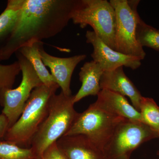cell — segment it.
Listing matches in <instances>:
<instances>
[{
	"mask_svg": "<svg viewBox=\"0 0 159 159\" xmlns=\"http://www.w3.org/2000/svg\"><path fill=\"white\" fill-rule=\"evenodd\" d=\"M77 0H24L15 28L0 48V61L21 48L54 37L72 19Z\"/></svg>",
	"mask_w": 159,
	"mask_h": 159,
	"instance_id": "6da1fadb",
	"label": "cell"
},
{
	"mask_svg": "<svg viewBox=\"0 0 159 159\" xmlns=\"http://www.w3.org/2000/svg\"><path fill=\"white\" fill-rule=\"evenodd\" d=\"M74 95L61 92L49 100L48 113L34 135L31 146L38 158L49 146L67 132L78 115L74 109Z\"/></svg>",
	"mask_w": 159,
	"mask_h": 159,
	"instance_id": "7a4b0ae2",
	"label": "cell"
},
{
	"mask_svg": "<svg viewBox=\"0 0 159 159\" xmlns=\"http://www.w3.org/2000/svg\"><path fill=\"white\" fill-rule=\"evenodd\" d=\"M59 86L43 84L33 89L17 121L8 129L4 140L20 147L31 146V141L48 113L50 98Z\"/></svg>",
	"mask_w": 159,
	"mask_h": 159,
	"instance_id": "3957f363",
	"label": "cell"
},
{
	"mask_svg": "<svg viewBox=\"0 0 159 159\" xmlns=\"http://www.w3.org/2000/svg\"><path fill=\"white\" fill-rule=\"evenodd\" d=\"M71 20L82 29L91 26L103 42L116 51V16L110 2L77 0Z\"/></svg>",
	"mask_w": 159,
	"mask_h": 159,
	"instance_id": "277c9868",
	"label": "cell"
},
{
	"mask_svg": "<svg viewBox=\"0 0 159 159\" xmlns=\"http://www.w3.org/2000/svg\"><path fill=\"white\" fill-rule=\"evenodd\" d=\"M125 120L103 110L94 102L78 114L64 136L82 135L103 151L117 126Z\"/></svg>",
	"mask_w": 159,
	"mask_h": 159,
	"instance_id": "5b68a950",
	"label": "cell"
},
{
	"mask_svg": "<svg viewBox=\"0 0 159 159\" xmlns=\"http://www.w3.org/2000/svg\"><path fill=\"white\" fill-rule=\"evenodd\" d=\"M140 1L111 0L116 16V51L129 55L145 58L146 53L136 38L138 6Z\"/></svg>",
	"mask_w": 159,
	"mask_h": 159,
	"instance_id": "8992f818",
	"label": "cell"
},
{
	"mask_svg": "<svg viewBox=\"0 0 159 159\" xmlns=\"http://www.w3.org/2000/svg\"><path fill=\"white\" fill-rule=\"evenodd\" d=\"M157 138L148 125L126 119L117 126L103 148L106 159H130L133 152L140 145Z\"/></svg>",
	"mask_w": 159,
	"mask_h": 159,
	"instance_id": "52a82bcc",
	"label": "cell"
},
{
	"mask_svg": "<svg viewBox=\"0 0 159 159\" xmlns=\"http://www.w3.org/2000/svg\"><path fill=\"white\" fill-rule=\"evenodd\" d=\"M15 54L22 74L21 81L16 88L0 91L2 114L8 119L9 128L20 118L33 89L43 84L29 61L18 51Z\"/></svg>",
	"mask_w": 159,
	"mask_h": 159,
	"instance_id": "ba28073f",
	"label": "cell"
},
{
	"mask_svg": "<svg viewBox=\"0 0 159 159\" xmlns=\"http://www.w3.org/2000/svg\"><path fill=\"white\" fill-rule=\"evenodd\" d=\"M85 37L86 42L93 48L91 54L93 60L98 63L104 71L112 70L121 66L134 70L141 66L142 60L115 51L103 42L93 31H87Z\"/></svg>",
	"mask_w": 159,
	"mask_h": 159,
	"instance_id": "9c48e42d",
	"label": "cell"
},
{
	"mask_svg": "<svg viewBox=\"0 0 159 159\" xmlns=\"http://www.w3.org/2000/svg\"><path fill=\"white\" fill-rule=\"evenodd\" d=\"M43 44L42 43L40 46L39 52L44 64L50 69L51 75L61 88L63 93L66 96L72 95L70 89L72 74L78 64L86 58V55L79 54L69 57H55L45 51Z\"/></svg>",
	"mask_w": 159,
	"mask_h": 159,
	"instance_id": "30bf717a",
	"label": "cell"
},
{
	"mask_svg": "<svg viewBox=\"0 0 159 159\" xmlns=\"http://www.w3.org/2000/svg\"><path fill=\"white\" fill-rule=\"evenodd\" d=\"M56 143L67 159H106L103 151L82 135L65 136Z\"/></svg>",
	"mask_w": 159,
	"mask_h": 159,
	"instance_id": "8fae6325",
	"label": "cell"
},
{
	"mask_svg": "<svg viewBox=\"0 0 159 159\" xmlns=\"http://www.w3.org/2000/svg\"><path fill=\"white\" fill-rule=\"evenodd\" d=\"M101 89H107L130 99L132 105L140 111L142 96L136 87L125 75L123 66L112 70L104 71L100 81Z\"/></svg>",
	"mask_w": 159,
	"mask_h": 159,
	"instance_id": "7c38bea8",
	"label": "cell"
},
{
	"mask_svg": "<svg viewBox=\"0 0 159 159\" xmlns=\"http://www.w3.org/2000/svg\"><path fill=\"white\" fill-rule=\"evenodd\" d=\"M95 103L110 113L130 121H141L140 112L129 103L125 97L107 89H102Z\"/></svg>",
	"mask_w": 159,
	"mask_h": 159,
	"instance_id": "4fadbf2b",
	"label": "cell"
},
{
	"mask_svg": "<svg viewBox=\"0 0 159 159\" xmlns=\"http://www.w3.org/2000/svg\"><path fill=\"white\" fill-rule=\"evenodd\" d=\"M104 71L93 60L84 64L80 72L79 79L82 83L77 94L74 95V103L89 96H97L101 90L100 81Z\"/></svg>",
	"mask_w": 159,
	"mask_h": 159,
	"instance_id": "5bb4252c",
	"label": "cell"
},
{
	"mask_svg": "<svg viewBox=\"0 0 159 159\" xmlns=\"http://www.w3.org/2000/svg\"><path fill=\"white\" fill-rule=\"evenodd\" d=\"M42 42L33 43L32 44L21 48L17 51L31 64L43 84L47 86H52L57 84L55 82L51 74L47 70L41 57L39 48Z\"/></svg>",
	"mask_w": 159,
	"mask_h": 159,
	"instance_id": "9a60e30c",
	"label": "cell"
},
{
	"mask_svg": "<svg viewBox=\"0 0 159 159\" xmlns=\"http://www.w3.org/2000/svg\"><path fill=\"white\" fill-rule=\"evenodd\" d=\"M24 2V0H9L0 14V48L13 32Z\"/></svg>",
	"mask_w": 159,
	"mask_h": 159,
	"instance_id": "2e32d148",
	"label": "cell"
},
{
	"mask_svg": "<svg viewBox=\"0 0 159 159\" xmlns=\"http://www.w3.org/2000/svg\"><path fill=\"white\" fill-rule=\"evenodd\" d=\"M141 121L157 134L159 131V107L152 98L142 97L140 103Z\"/></svg>",
	"mask_w": 159,
	"mask_h": 159,
	"instance_id": "e0dca14e",
	"label": "cell"
},
{
	"mask_svg": "<svg viewBox=\"0 0 159 159\" xmlns=\"http://www.w3.org/2000/svg\"><path fill=\"white\" fill-rule=\"evenodd\" d=\"M136 38L140 44L159 51V30L147 25L139 16L136 28Z\"/></svg>",
	"mask_w": 159,
	"mask_h": 159,
	"instance_id": "ac0fdd59",
	"label": "cell"
},
{
	"mask_svg": "<svg viewBox=\"0 0 159 159\" xmlns=\"http://www.w3.org/2000/svg\"><path fill=\"white\" fill-rule=\"evenodd\" d=\"M33 149L20 147L13 142L0 140V159H37Z\"/></svg>",
	"mask_w": 159,
	"mask_h": 159,
	"instance_id": "d6986e66",
	"label": "cell"
},
{
	"mask_svg": "<svg viewBox=\"0 0 159 159\" xmlns=\"http://www.w3.org/2000/svg\"><path fill=\"white\" fill-rule=\"evenodd\" d=\"M20 72V66L18 61L7 65L0 63V91L12 89L16 76Z\"/></svg>",
	"mask_w": 159,
	"mask_h": 159,
	"instance_id": "ffe728a7",
	"label": "cell"
},
{
	"mask_svg": "<svg viewBox=\"0 0 159 159\" xmlns=\"http://www.w3.org/2000/svg\"><path fill=\"white\" fill-rule=\"evenodd\" d=\"M40 159H67L58 148L56 142L49 146L43 153Z\"/></svg>",
	"mask_w": 159,
	"mask_h": 159,
	"instance_id": "44dd1931",
	"label": "cell"
},
{
	"mask_svg": "<svg viewBox=\"0 0 159 159\" xmlns=\"http://www.w3.org/2000/svg\"><path fill=\"white\" fill-rule=\"evenodd\" d=\"M9 128V122L7 117L4 114H0V140L4 139Z\"/></svg>",
	"mask_w": 159,
	"mask_h": 159,
	"instance_id": "7402d4cb",
	"label": "cell"
},
{
	"mask_svg": "<svg viewBox=\"0 0 159 159\" xmlns=\"http://www.w3.org/2000/svg\"><path fill=\"white\" fill-rule=\"evenodd\" d=\"M157 135H158V138H159V131L157 133Z\"/></svg>",
	"mask_w": 159,
	"mask_h": 159,
	"instance_id": "603a6c76",
	"label": "cell"
},
{
	"mask_svg": "<svg viewBox=\"0 0 159 159\" xmlns=\"http://www.w3.org/2000/svg\"><path fill=\"white\" fill-rule=\"evenodd\" d=\"M158 155L159 156V151L158 152Z\"/></svg>",
	"mask_w": 159,
	"mask_h": 159,
	"instance_id": "cb8c5ba5",
	"label": "cell"
},
{
	"mask_svg": "<svg viewBox=\"0 0 159 159\" xmlns=\"http://www.w3.org/2000/svg\"><path fill=\"white\" fill-rule=\"evenodd\" d=\"M40 159V158H38V159Z\"/></svg>",
	"mask_w": 159,
	"mask_h": 159,
	"instance_id": "d4e9b609",
	"label": "cell"
},
{
	"mask_svg": "<svg viewBox=\"0 0 159 159\" xmlns=\"http://www.w3.org/2000/svg\"></svg>",
	"mask_w": 159,
	"mask_h": 159,
	"instance_id": "484cf974",
	"label": "cell"
}]
</instances>
